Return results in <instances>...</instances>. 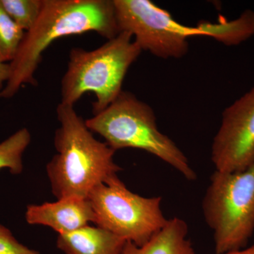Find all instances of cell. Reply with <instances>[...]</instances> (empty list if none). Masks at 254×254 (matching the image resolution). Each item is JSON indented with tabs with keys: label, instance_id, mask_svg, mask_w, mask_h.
Masks as SVG:
<instances>
[{
	"label": "cell",
	"instance_id": "9c48e42d",
	"mask_svg": "<svg viewBox=\"0 0 254 254\" xmlns=\"http://www.w3.org/2000/svg\"><path fill=\"white\" fill-rule=\"evenodd\" d=\"M25 218L29 225L49 227L58 235L76 231L95 222L94 211L88 198L76 197L28 205Z\"/></svg>",
	"mask_w": 254,
	"mask_h": 254
},
{
	"label": "cell",
	"instance_id": "52a82bcc",
	"mask_svg": "<svg viewBox=\"0 0 254 254\" xmlns=\"http://www.w3.org/2000/svg\"><path fill=\"white\" fill-rule=\"evenodd\" d=\"M95 224L135 245H144L168 222L161 209L162 197L133 193L118 175L95 187L87 197Z\"/></svg>",
	"mask_w": 254,
	"mask_h": 254
},
{
	"label": "cell",
	"instance_id": "8992f818",
	"mask_svg": "<svg viewBox=\"0 0 254 254\" xmlns=\"http://www.w3.org/2000/svg\"><path fill=\"white\" fill-rule=\"evenodd\" d=\"M215 254L245 248L254 233V159L234 173L215 170L202 201Z\"/></svg>",
	"mask_w": 254,
	"mask_h": 254
},
{
	"label": "cell",
	"instance_id": "6da1fadb",
	"mask_svg": "<svg viewBox=\"0 0 254 254\" xmlns=\"http://www.w3.org/2000/svg\"><path fill=\"white\" fill-rule=\"evenodd\" d=\"M95 32L107 40L120 33L113 0H43L41 14L25 33L0 98H13L24 85L37 86L35 74L45 51L59 38Z\"/></svg>",
	"mask_w": 254,
	"mask_h": 254
},
{
	"label": "cell",
	"instance_id": "5bb4252c",
	"mask_svg": "<svg viewBox=\"0 0 254 254\" xmlns=\"http://www.w3.org/2000/svg\"><path fill=\"white\" fill-rule=\"evenodd\" d=\"M0 3L14 22L27 32L39 17L43 0H0Z\"/></svg>",
	"mask_w": 254,
	"mask_h": 254
},
{
	"label": "cell",
	"instance_id": "7c38bea8",
	"mask_svg": "<svg viewBox=\"0 0 254 254\" xmlns=\"http://www.w3.org/2000/svg\"><path fill=\"white\" fill-rule=\"evenodd\" d=\"M31 141L28 128H21L0 143V170L8 169L13 175L23 170V155Z\"/></svg>",
	"mask_w": 254,
	"mask_h": 254
},
{
	"label": "cell",
	"instance_id": "4fadbf2b",
	"mask_svg": "<svg viewBox=\"0 0 254 254\" xmlns=\"http://www.w3.org/2000/svg\"><path fill=\"white\" fill-rule=\"evenodd\" d=\"M26 31L19 27L0 3V62L11 63L17 55Z\"/></svg>",
	"mask_w": 254,
	"mask_h": 254
},
{
	"label": "cell",
	"instance_id": "277c9868",
	"mask_svg": "<svg viewBox=\"0 0 254 254\" xmlns=\"http://www.w3.org/2000/svg\"><path fill=\"white\" fill-rule=\"evenodd\" d=\"M141 52L131 34L124 31L91 51L71 48L62 78L60 103L74 106L90 92L96 97L93 115L103 111L123 91L127 71Z\"/></svg>",
	"mask_w": 254,
	"mask_h": 254
},
{
	"label": "cell",
	"instance_id": "3957f363",
	"mask_svg": "<svg viewBox=\"0 0 254 254\" xmlns=\"http://www.w3.org/2000/svg\"><path fill=\"white\" fill-rule=\"evenodd\" d=\"M120 32H127L142 51L162 59H180L188 53L191 37H210L226 46H236L242 30L237 20L202 21L196 26L182 24L167 10L150 0H113Z\"/></svg>",
	"mask_w": 254,
	"mask_h": 254
},
{
	"label": "cell",
	"instance_id": "ba28073f",
	"mask_svg": "<svg viewBox=\"0 0 254 254\" xmlns=\"http://www.w3.org/2000/svg\"><path fill=\"white\" fill-rule=\"evenodd\" d=\"M254 159V87L227 107L213 138L211 160L215 170L241 171Z\"/></svg>",
	"mask_w": 254,
	"mask_h": 254
},
{
	"label": "cell",
	"instance_id": "2e32d148",
	"mask_svg": "<svg viewBox=\"0 0 254 254\" xmlns=\"http://www.w3.org/2000/svg\"><path fill=\"white\" fill-rule=\"evenodd\" d=\"M10 76L9 64L0 62V94L4 90Z\"/></svg>",
	"mask_w": 254,
	"mask_h": 254
},
{
	"label": "cell",
	"instance_id": "7a4b0ae2",
	"mask_svg": "<svg viewBox=\"0 0 254 254\" xmlns=\"http://www.w3.org/2000/svg\"><path fill=\"white\" fill-rule=\"evenodd\" d=\"M60 126L55 131L57 153L46 165L52 191L58 199L87 198L95 187L121 171L115 150L97 140L74 106L57 107Z\"/></svg>",
	"mask_w": 254,
	"mask_h": 254
},
{
	"label": "cell",
	"instance_id": "9a60e30c",
	"mask_svg": "<svg viewBox=\"0 0 254 254\" xmlns=\"http://www.w3.org/2000/svg\"><path fill=\"white\" fill-rule=\"evenodd\" d=\"M0 254H41L19 243L9 229L0 224Z\"/></svg>",
	"mask_w": 254,
	"mask_h": 254
},
{
	"label": "cell",
	"instance_id": "8fae6325",
	"mask_svg": "<svg viewBox=\"0 0 254 254\" xmlns=\"http://www.w3.org/2000/svg\"><path fill=\"white\" fill-rule=\"evenodd\" d=\"M188 232L187 222L174 217L144 245L127 242L122 254H195Z\"/></svg>",
	"mask_w": 254,
	"mask_h": 254
},
{
	"label": "cell",
	"instance_id": "5b68a950",
	"mask_svg": "<svg viewBox=\"0 0 254 254\" xmlns=\"http://www.w3.org/2000/svg\"><path fill=\"white\" fill-rule=\"evenodd\" d=\"M85 122L88 129L103 137L115 152L123 148L144 150L168 163L187 180L197 178L185 153L159 131L153 110L131 92L123 91L109 106Z\"/></svg>",
	"mask_w": 254,
	"mask_h": 254
},
{
	"label": "cell",
	"instance_id": "e0dca14e",
	"mask_svg": "<svg viewBox=\"0 0 254 254\" xmlns=\"http://www.w3.org/2000/svg\"><path fill=\"white\" fill-rule=\"evenodd\" d=\"M222 254H254V243L250 247H247L241 250L231 251Z\"/></svg>",
	"mask_w": 254,
	"mask_h": 254
},
{
	"label": "cell",
	"instance_id": "30bf717a",
	"mask_svg": "<svg viewBox=\"0 0 254 254\" xmlns=\"http://www.w3.org/2000/svg\"><path fill=\"white\" fill-rule=\"evenodd\" d=\"M126 242L105 229L87 225L58 235L57 247L65 254H122Z\"/></svg>",
	"mask_w": 254,
	"mask_h": 254
}]
</instances>
